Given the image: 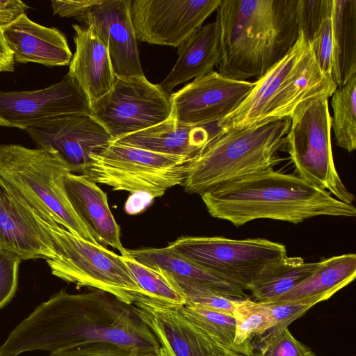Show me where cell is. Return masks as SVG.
Returning a JSON list of instances; mask_svg holds the SVG:
<instances>
[{"mask_svg": "<svg viewBox=\"0 0 356 356\" xmlns=\"http://www.w3.org/2000/svg\"><path fill=\"white\" fill-rule=\"evenodd\" d=\"M170 95L143 76H116L112 89L90 105V116L115 141L170 118Z\"/></svg>", "mask_w": 356, "mask_h": 356, "instance_id": "obj_11", "label": "cell"}, {"mask_svg": "<svg viewBox=\"0 0 356 356\" xmlns=\"http://www.w3.org/2000/svg\"><path fill=\"white\" fill-rule=\"evenodd\" d=\"M333 295L324 293L301 299L264 302L273 317L275 327L282 329L304 315L316 304L326 300ZM273 330V329H272Z\"/></svg>", "mask_w": 356, "mask_h": 356, "instance_id": "obj_35", "label": "cell"}, {"mask_svg": "<svg viewBox=\"0 0 356 356\" xmlns=\"http://www.w3.org/2000/svg\"><path fill=\"white\" fill-rule=\"evenodd\" d=\"M99 0L60 1H51L53 14L62 17H70L79 19Z\"/></svg>", "mask_w": 356, "mask_h": 356, "instance_id": "obj_39", "label": "cell"}, {"mask_svg": "<svg viewBox=\"0 0 356 356\" xmlns=\"http://www.w3.org/2000/svg\"><path fill=\"white\" fill-rule=\"evenodd\" d=\"M84 175L114 191L145 192L154 198L182 185L193 160L111 141L90 156Z\"/></svg>", "mask_w": 356, "mask_h": 356, "instance_id": "obj_9", "label": "cell"}, {"mask_svg": "<svg viewBox=\"0 0 356 356\" xmlns=\"http://www.w3.org/2000/svg\"><path fill=\"white\" fill-rule=\"evenodd\" d=\"M22 261L15 253L0 247V309L9 303L16 293Z\"/></svg>", "mask_w": 356, "mask_h": 356, "instance_id": "obj_37", "label": "cell"}, {"mask_svg": "<svg viewBox=\"0 0 356 356\" xmlns=\"http://www.w3.org/2000/svg\"><path fill=\"white\" fill-rule=\"evenodd\" d=\"M337 87L332 76L321 70L310 44L298 32L289 51L254 82L241 104L217 127L227 131L290 118L305 99L321 94L331 97Z\"/></svg>", "mask_w": 356, "mask_h": 356, "instance_id": "obj_4", "label": "cell"}, {"mask_svg": "<svg viewBox=\"0 0 356 356\" xmlns=\"http://www.w3.org/2000/svg\"><path fill=\"white\" fill-rule=\"evenodd\" d=\"M290 124L286 118L246 129H220L191 162L182 184L185 191L201 195L220 184L274 168L284 160L279 152Z\"/></svg>", "mask_w": 356, "mask_h": 356, "instance_id": "obj_5", "label": "cell"}, {"mask_svg": "<svg viewBox=\"0 0 356 356\" xmlns=\"http://www.w3.org/2000/svg\"><path fill=\"white\" fill-rule=\"evenodd\" d=\"M309 44L321 70L332 76V15L324 20Z\"/></svg>", "mask_w": 356, "mask_h": 356, "instance_id": "obj_38", "label": "cell"}, {"mask_svg": "<svg viewBox=\"0 0 356 356\" xmlns=\"http://www.w3.org/2000/svg\"><path fill=\"white\" fill-rule=\"evenodd\" d=\"M34 216L53 241L56 255L46 261L54 276L77 289L106 291L129 305L144 295L120 254Z\"/></svg>", "mask_w": 356, "mask_h": 356, "instance_id": "obj_7", "label": "cell"}, {"mask_svg": "<svg viewBox=\"0 0 356 356\" xmlns=\"http://www.w3.org/2000/svg\"><path fill=\"white\" fill-rule=\"evenodd\" d=\"M332 78L345 84L356 74V0H332Z\"/></svg>", "mask_w": 356, "mask_h": 356, "instance_id": "obj_25", "label": "cell"}, {"mask_svg": "<svg viewBox=\"0 0 356 356\" xmlns=\"http://www.w3.org/2000/svg\"><path fill=\"white\" fill-rule=\"evenodd\" d=\"M38 148L57 154L72 173L83 175L93 153L111 141L105 129L90 115H65L25 130Z\"/></svg>", "mask_w": 356, "mask_h": 356, "instance_id": "obj_15", "label": "cell"}, {"mask_svg": "<svg viewBox=\"0 0 356 356\" xmlns=\"http://www.w3.org/2000/svg\"><path fill=\"white\" fill-rule=\"evenodd\" d=\"M331 104L337 145L349 153L356 148V74L343 85L337 87Z\"/></svg>", "mask_w": 356, "mask_h": 356, "instance_id": "obj_29", "label": "cell"}, {"mask_svg": "<svg viewBox=\"0 0 356 356\" xmlns=\"http://www.w3.org/2000/svg\"><path fill=\"white\" fill-rule=\"evenodd\" d=\"M233 316L236 321L234 343L254 354L250 340L275 327V321L265 304L249 298L239 299Z\"/></svg>", "mask_w": 356, "mask_h": 356, "instance_id": "obj_31", "label": "cell"}, {"mask_svg": "<svg viewBox=\"0 0 356 356\" xmlns=\"http://www.w3.org/2000/svg\"><path fill=\"white\" fill-rule=\"evenodd\" d=\"M0 356H3V355H1V354H0Z\"/></svg>", "mask_w": 356, "mask_h": 356, "instance_id": "obj_43", "label": "cell"}, {"mask_svg": "<svg viewBox=\"0 0 356 356\" xmlns=\"http://www.w3.org/2000/svg\"><path fill=\"white\" fill-rule=\"evenodd\" d=\"M69 172L68 166L52 152L17 144L0 145V177L33 214L99 244L67 199L63 177Z\"/></svg>", "mask_w": 356, "mask_h": 356, "instance_id": "obj_6", "label": "cell"}, {"mask_svg": "<svg viewBox=\"0 0 356 356\" xmlns=\"http://www.w3.org/2000/svg\"><path fill=\"white\" fill-rule=\"evenodd\" d=\"M0 247L22 260L52 259V239L19 195L0 177Z\"/></svg>", "mask_w": 356, "mask_h": 356, "instance_id": "obj_18", "label": "cell"}, {"mask_svg": "<svg viewBox=\"0 0 356 356\" xmlns=\"http://www.w3.org/2000/svg\"><path fill=\"white\" fill-rule=\"evenodd\" d=\"M168 247L179 256L234 282L245 291L266 266L286 256L284 245L263 238L181 236Z\"/></svg>", "mask_w": 356, "mask_h": 356, "instance_id": "obj_10", "label": "cell"}, {"mask_svg": "<svg viewBox=\"0 0 356 356\" xmlns=\"http://www.w3.org/2000/svg\"><path fill=\"white\" fill-rule=\"evenodd\" d=\"M297 0H221L217 9L218 72L257 80L292 48L298 36Z\"/></svg>", "mask_w": 356, "mask_h": 356, "instance_id": "obj_3", "label": "cell"}, {"mask_svg": "<svg viewBox=\"0 0 356 356\" xmlns=\"http://www.w3.org/2000/svg\"><path fill=\"white\" fill-rule=\"evenodd\" d=\"M121 256L144 296L174 306L186 304V296L169 274L140 263L128 252Z\"/></svg>", "mask_w": 356, "mask_h": 356, "instance_id": "obj_28", "label": "cell"}, {"mask_svg": "<svg viewBox=\"0 0 356 356\" xmlns=\"http://www.w3.org/2000/svg\"><path fill=\"white\" fill-rule=\"evenodd\" d=\"M327 94L300 102L290 116L284 149L290 155L298 175L308 183L353 204V194L335 168L331 146V120Z\"/></svg>", "mask_w": 356, "mask_h": 356, "instance_id": "obj_8", "label": "cell"}, {"mask_svg": "<svg viewBox=\"0 0 356 356\" xmlns=\"http://www.w3.org/2000/svg\"><path fill=\"white\" fill-rule=\"evenodd\" d=\"M75 52L68 74L78 83L90 104L113 88L116 75L105 43L91 26L73 24Z\"/></svg>", "mask_w": 356, "mask_h": 356, "instance_id": "obj_21", "label": "cell"}, {"mask_svg": "<svg viewBox=\"0 0 356 356\" xmlns=\"http://www.w3.org/2000/svg\"><path fill=\"white\" fill-rule=\"evenodd\" d=\"M221 0H134L130 14L137 41L179 47L202 26Z\"/></svg>", "mask_w": 356, "mask_h": 356, "instance_id": "obj_12", "label": "cell"}, {"mask_svg": "<svg viewBox=\"0 0 356 356\" xmlns=\"http://www.w3.org/2000/svg\"><path fill=\"white\" fill-rule=\"evenodd\" d=\"M318 264V261L306 263L300 257L286 256L266 266L248 291L258 302H273L302 281Z\"/></svg>", "mask_w": 356, "mask_h": 356, "instance_id": "obj_27", "label": "cell"}, {"mask_svg": "<svg viewBox=\"0 0 356 356\" xmlns=\"http://www.w3.org/2000/svg\"><path fill=\"white\" fill-rule=\"evenodd\" d=\"M332 0H297L298 32L309 43L324 20L332 15Z\"/></svg>", "mask_w": 356, "mask_h": 356, "instance_id": "obj_33", "label": "cell"}, {"mask_svg": "<svg viewBox=\"0 0 356 356\" xmlns=\"http://www.w3.org/2000/svg\"><path fill=\"white\" fill-rule=\"evenodd\" d=\"M178 59L159 86L168 95L175 87L213 71L220 60V30L216 21L202 26L177 51Z\"/></svg>", "mask_w": 356, "mask_h": 356, "instance_id": "obj_24", "label": "cell"}, {"mask_svg": "<svg viewBox=\"0 0 356 356\" xmlns=\"http://www.w3.org/2000/svg\"><path fill=\"white\" fill-rule=\"evenodd\" d=\"M47 356H168L164 348L122 346L109 342L92 343L50 353Z\"/></svg>", "mask_w": 356, "mask_h": 356, "instance_id": "obj_32", "label": "cell"}, {"mask_svg": "<svg viewBox=\"0 0 356 356\" xmlns=\"http://www.w3.org/2000/svg\"><path fill=\"white\" fill-rule=\"evenodd\" d=\"M15 61L13 54L0 32V72H13Z\"/></svg>", "mask_w": 356, "mask_h": 356, "instance_id": "obj_42", "label": "cell"}, {"mask_svg": "<svg viewBox=\"0 0 356 356\" xmlns=\"http://www.w3.org/2000/svg\"><path fill=\"white\" fill-rule=\"evenodd\" d=\"M241 356H246V355H241Z\"/></svg>", "mask_w": 356, "mask_h": 356, "instance_id": "obj_44", "label": "cell"}, {"mask_svg": "<svg viewBox=\"0 0 356 356\" xmlns=\"http://www.w3.org/2000/svg\"><path fill=\"white\" fill-rule=\"evenodd\" d=\"M317 268L296 286L273 302L287 301L317 295H334L356 276V254L347 253L321 259Z\"/></svg>", "mask_w": 356, "mask_h": 356, "instance_id": "obj_26", "label": "cell"}, {"mask_svg": "<svg viewBox=\"0 0 356 356\" xmlns=\"http://www.w3.org/2000/svg\"><path fill=\"white\" fill-rule=\"evenodd\" d=\"M253 356H316L306 345L298 341L288 327L273 329Z\"/></svg>", "mask_w": 356, "mask_h": 356, "instance_id": "obj_34", "label": "cell"}, {"mask_svg": "<svg viewBox=\"0 0 356 356\" xmlns=\"http://www.w3.org/2000/svg\"><path fill=\"white\" fill-rule=\"evenodd\" d=\"M127 252L140 263L161 270L176 280L204 286L228 298H248L246 291L238 284L179 256L168 246L142 248Z\"/></svg>", "mask_w": 356, "mask_h": 356, "instance_id": "obj_23", "label": "cell"}, {"mask_svg": "<svg viewBox=\"0 0 356 356\" xmlns=\"http://www.w3.org/2000/svg\"><path fill=\"white\" fill-rule=\"evenodd\" d=\"M173 280L186 296V303L199 305L233 316L234 311L239 299L224 296L197 284L187 282L175 278Z\"/></svg>", "mask_w": 356, "mask_h": 356, "instance_id": "obj_36", "label": "cell"}, {"mask_svg": "<svg viewBox=\"0 0 356 356\" xmlns=\"http://www.w3.org/2000/svg\"><path fill=\"white\" fill-rule=\"evenodd\" d=\"M63 186L72 208L97 243L104 247L111 246L120 255L127 254L107 194L86 175L70 172L63 177Z\"/></svg>", "mask_w": 356, "mask_h": 356, "instance_id": "obj_20", "label": "cell"}, {"mask_svg": "<svg viewBox=\"0 0 356 356\" xmlns=\"http://www.w3.org/2000/svg\"><path fill=\"white\" fill-rule=\"evenodd\" d=\"M168 356H241L215 341L174 306L138 297L133 305Z\"/></svg>", "mask_w": 356, "mask_h": 356, "instance_id": "obj_16", "label": "cell"}, {"mask_svg": "<svg viewBox=\"0 0 356 356\" xmlns=\"http://www.w3.org/2000/svg\"><path fill=\"white\" fill-rule=\"evenodd\" d=\"M209 214L236 227L258 219L298 224L326 216L355 217L344 203L293 173L270 168L216 185L200 195Z\"/></svg>", "mask_w": 356, "mask_h": 356, "instance_id": "obj_2", "label": "cell"}, {"mask_svg": "<svg viewBox=\"0 0 356 356\" xmlns=\"http://www.w3.org/2000/svg\"><path fill=\"white\" fill-rule=\"evenodd\" d=\"M15 63H38L47 67L65 66L72 54L65 35L58 29L42 26L23 13L0 27Z\"/></svg>", "mask_w": 356, "mask_h": 356, "instance_id": "obj_19", "label": "cell"}, {"mask_svg": "<svg viewBox=\"0 0 356 356\" xmlns=\"http://www.w3.org/2000/svg\"><path fill=\"white\" fill-rule=\"evenodd\" d=\"M99 342L161 346L134 305L98 289L76 294L61 289L15 327L0 346V354L51 353Z\"/></svg>", "mask_w": 356, "mask_h": 356, "instance_id": "obj_1", "label": "cell"}, {"mask_svg": "<svg viewBox=\"0 0 356 356\" xmlns=\"http://www.w3.org/2000/svg\"><path fill=\"white\" fill-rule=\"evenodd\" d=\"M180 312L193 324L226 348L246 356H253L234 343V316L193 303L179 306Z\"/></svg>", "mask_w": 356, "mask_h": 356, "instance_id": "obj_30", "label": "cell"}, {"mask_svg": "<svg viewBox=\"0 0 356 356\" xmlns=\"http://www.w3.org/2000/svg\"><path fill=\"white\" fill-rule=\"evenodd\" d=\"M220 131L217 124L189 126L181 124L170 116L155 126L113 142L194 161Z\"/></svg>", "mask_w": 356, "mask_h": 356, "instance_id": "obj_22", "label": "cell"}, {"mask_svg": "<svg viewBox=\"0 0 356 356\" xmlns=\"http://www.w3.org/2000/svg\"><path fill=\"white\" fill-rule=\"evenodd\" d=\"M254 86V82L232 79L213 71L170 95V117L189 126L217 124L241 104Z\"/></svg>", "mask_w": 356, "mask_h": 356, "instance_id": "obj_14", "label": "cell"}, {"mask_svg": "<svg viewBox=\"0 0 356 356\" xmlns=\"http://www.w3.org/2000/svg\"><path fill=\"white\" fill-rule=\"evenodd\" d=\"M154 197L145 192L132 193L125 202L124 210L127 213L134 215L145 210Z\"/></svg>", "mask_w": 356, "mask_h": 356, "instance_id": "obj_41", "label": "cell"}, {"mask_svg": "<svg viewBox=\"0 0 356 356\" xmlns=\"http://www.w3.org/2000/svg\"><path fill=\"white\" fill-rule=\"evenodd\" d=\"M90 115L89 101L67 74L51 86L33 90H0V126L26 130L54 118Z\"/></svg>", "mask_w": 356, "mask_h": 356, "instance_id": "obj_13", "label": "cell"}, {"mask_svg": "<svg viewBox=\"0 0 356 356\" xmlns=\"http://www.w3.org/2000/svg\"><path fill=\"white\" fill-rule=\"evenodd\" d=\"M29 8V6L20 0H0V27L25 13Z\"/></svg>", "mask_w": 356, "mask_h": 356, "instance_id": "obj_40", "label": "cell"}, {"mask_svg": "<svg viewBox=\"0 0 356 356\" xmlns=\"http://www.w3.org/2000/svg\"><path fill=\"white\" fill-rule=\"evenodd\" d=\"M131 0H99L79 19L91 26L107 47L116 76H143L130 14Z\"/></svg>", "mask_w": 356, "mask_h": 356, "instance_id": "obj_17", "label": "cell"}]
</instances>
